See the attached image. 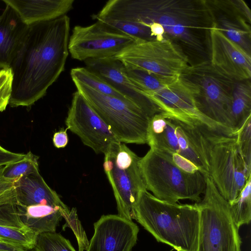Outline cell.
<instances>
[{"instance_id": "obj_9", "label": "cell", "mask_w": 251, "mask_h": 251, "mask_svg": "<svg viewBox=\"0 0 251 251\" xmlns=\"http://www.w3.org/2000/svg\"><path fill=\"white\" fill-rule=\"evenodd\" d=\"M140 159L119 141L113 143L104 154L103 169L113 189L118 215L129 220L134 219V207L140 192L146 189Z\"/></svg>"}, {"instance_id": "obj_5", "label": "cell", "mask_w": 251, "mask_h": 251, "mask_svg": "<svg viewBox=\"0 0 251 251\" xmlns=\"http://www.w3.org/2000/svg\"><path fill=\"white\" fill-rule=\"evenodd\" d=\"M140 166L146 190L157 199L172 203L180 200L196 203L201 200L207 175L186 172L164 153L152 148L141 157Z\"/></svg>"}, {"instance_id": "obj_3", "label": "cell", "mask_w": 251, "mask_h": 251, "mask_svg": "<svg viewBox=\"0 0 251 251\" xmlns=\"http://www.w3.org/2000/svg\"><path fill=\"white\" fill-rule=\"evenodd\" d=\"M134 219L159 242L177 251H198L200 211L194 204L157 199L146 189L140 192Z\"/></svg>"}, {"instance_id": "obj_33", "label": "cell", "mask_w": 251, "mask_h": 251, "mask_svg": "<svg viewBox=\"0 0 251 251\" xmlns=\"http://www.w3.org/2000/svg\"><path fill=\"white\" fill-rule=\"evenodd\" d=\"M4 166H0V205L6 203L16 204L14 180L3 177L2 172Z\"/></svg>"}, {"instance_id": "obj_15", "label": "cell", "mask_w": 251, "mask_h": 251, "mask_svg": "<svg viewBox=\"0 0 251 251\" xmlns=\"http://www.w3.org/2000/svg\"><path fill=\"white\" fill-rule=\"evenodd\" d=\"M209 59L218 71L236 81L250 79L251 56L213 23L209 33Z\"/></svg>"}, {"instance_id": "obj_23", "label": "cell", "mask_w": 251, "mask_h": 251, "mask_svg": "<svg viewBox=\"0 0 251 251\" xmlns=\"http://www.w3.org/2000/svg\"><path fill=\"white\" fill-rule=\"evenodd\" d=\"M16 205L21 220L37 235L56 232L60 221L65 216L61 208L49 205Z\"/></svg>"}, {"instance_id": "obj_10", "label": "cell", "mask_w": 251, "mask_h": 251, "mask_svg": "<svg viewBox=\"0 0 251 251\" xmlns=\"http://www.w3.org/2000/svg\"><path fill=\"white\" fill-rule=\"evenodd\" d=\"M115 57L126 68L168 78L179 77L191 65L183 50L168 39L137 40Z\"/></svg>"}, {"instance_id": "obj_34", "label": "cell", "mask_w": 251, "mask_h": 251, "mask_svg": "<svg viewBox=\"0 0 251 251\" xmlns=\"http://www.w3.org/2000/svg\"><path fill=\"white\" fill-rule=\"evenodd\" d=\"M25 155L8 151L0 145V166L18 161L22 159Z\"/></svg>"}, {"instance_id": "obj_35", "label": "cell", "mask_w": 251, "mask_h": 251, "mask_svg": "<svg viewBox=\"0 0 251 251\" xmlns=\"http://www.w3.org/2000/svg\"><path fill=\"white\" fill-rule=\"evenodd\" d=\"M53 143L57 148H63L66 146L68 138L66 130H61L56 132L53 137Z\"/></svg>"}, {"instance_id": "obj_13", "label": "cell", "mask_w": 251, "mask_h": 251, "mask_svg": "<svg viewBox=\"0 0 251 251\" xmlns=\"http://www.w3.org/2000/svg\"><path fill=\"white\" fill-rule=\"evenodd\" d=\"M144 94L163 112L201 128L233 136L229 129L198 110L192 91L181 76L156 91Z\"/></svg>"}, {"instance_id": "obj_11", "label": "cell", "mask_w": 251, "mask_h": 251, "mask_svg": "<svg viewBox=\"0 0 251 251\" xmlns=\"http://www.w3.org/2000/svg\"><path fill=\"white\" fill-rule=\"evenodd\" d=\"M209 173L221 196L232 202L239 195L251 172L237 148L235 136L209 131Z\"/></svg>"}, {"instance_id": "obj_29", "label": "cell", "mask_w": 251, "mask_h": 251, "mask_svg": "<svg viewBox=\"0 0 251 251\" xmlns=\"http://www.w3.org/2000/svg\"><path fill=\"white\" fill-rule=\"evenodd\" d=\"M33 250V251H76L69 240L56 232L39 234Z\"/></svg>"}, {"instance_id": "obj_22", "label": "cell", "mask_w": 251, "mask_h": 251, "mask_svg": "<svg viewBox=\"0 0 251 251\" xmlns=\"http://www.w3.org/2000/svg\"><path fill=\"white\" fill-rule=\"evenodd\" d=\"M37 235L21 220L16 204L0 205V240L33 250Z\"/></svg>"}, {"instance_id": "obj_4", "label": "cell", "mask_w": 251, "mask_h": 251, "mask_svg": "<svg viewBox=\"0 0 251 251\" xmlns=\"http://www.w3.org/2000/svg\"><path fill=\"white\" fill-rule=\"evenodd\" d=\"M209 131L161 112L150 119L147 144L169 157H180L209 175Z\"/></svg>"}, {"instance_id": "obj_20", "label": "cell", "mask_w": 251, "mask_h": 251, "mask_svg": "<svg viewBox=\"0 0 251 251\" xmlns=\"http://www.w3.org/2000/svg\"><path fill=\"white\" fill-rule=\"evenodd\" d=\"M28 25L10 6L0 16V68H10L22 46Z\"/></svg>"}, {"instance_id": "obj_1", "label": "cell", "mask_w": 251, "mask_h": 251, "mask_svg": "<svg viewBox=\"0 0 251 251\" xmlns=\"http://www.w3.org/2000/svg\"><path fill=\"white\" fill-rule=\"evenodd\" d=\"M94 16L101 22L142 27L158 24L164 29L165 39L177 45L190 62L191 59H195V63L209 60L208 56L209 59V33L213 21L207 0H110Z\"/></svg>"}, {"instance_id": "obj_32", "label": "cell", "mask_w": 251, "mask_h": 251, "mask_svg": "<svg viewBox=\"0 0 251 251\" xmlns=\"http://www.w3.org/2000/svg\"><path fill=\"white\" fill-rule=\"evenodd\" d=\"M13 76L10 68L0 71V112L5 110L12 93Z\"/></svg>"}, {"instance_id": "obj_6", "label": "cell", "mask_w": 251, "mask_h": 251, "mask_svg": "<svg viewBox=\"0 0 251 251\" xmlns=\"http://www.w3.org/2000/svg\"><path fill=\"white\" fill-rule=\"evenodd\" d=\"M205 180L203 198L197 203L200 211L198 251H241V239L229 203L209 175Z\"/></svg>"}, {"instance_id": "obj_18", "label": "cell", "mask_w": 251, "mask_h": 251, "mask_svg": "<svg viewBox=\"0 0 251 251\" xmlns=\"http://www.w3.org/2000/svg\"><path fill=\"white\" fill-rule=\"evenodd\" d=\"M207 1L217 28L251 55V23L239 13L234 0Z\"/></svg>"}, {"instance_id": "obj_21", "label": "cell", "mask_w": 251, "mask_h": 251, "mask_svg": "<svg viewBox=\"0 0 251 251\" xmlns=\"http://www.w3.org/2000/svg\"><path fill=\"white\" fill-rule=\"evenodd\" d=\"M27 25L55 19L73 8L74 0H2Z\"/></svg>"}, {"instance_id": "obj_7", "label": "cell", "mask_w": 251, "mask_h": 251, "mask_svg": "<svg viewBox=\"0 0 251 251\" xmlns=\"http://www.w3.org/2000/svg\"><path fill=\"white\" fill-rule=\"evenodd\" d=\"M79 93L123 143L144 144L150 118L135 104L100 93L76 80H73Z\"/></svg>"}, {"instance_id": "obj_31", "label": "cell", "mask_w": 251, "mask_h": 251, "mask_svg": "<svg viewBox=\"0 0 251 251\" xmlns=\"http://www.w3.org/2000/svg\"><path fill=\"white\" fill-rule=\"evenodd\" d=\"M66 224L63 226V230L69 227L74 231L77 238L78 243L79 251L87 250L89 245V242L83 230L81 223L76 214V210L73 208L70 211V214L67 218L65 219Z\"/></svg>"}, {"instance_id": "obj_14", "label": "cell", "mask_w": 251, "mask_h": 251, "mask_svg": "<svg viewBox=\"0 0 251 251\" xmlns=\"http://www.w3.org/2000/svg\"><path fill=\"white\" fill-rule=\"evenodd\" d=\"M67 129L77 135L85 146L96 153L107 151L118 141L89 103L77 91L73 95L65 120Z\"/></svg>"}, {"instance_id": "obj_25", "label": "cell", "mask_w": 251, "mask_h": 251, "mask_svg": "<svg viewBox=\"0 0 251 251\" xmlns=\"http://www.w3.org/2000/svg\"><path fill=\"white\" fill-rule=\"evenodd\" d=\"M70 74L73 80L80 82L102 94L130 102L102 77L86 67L73 68Z\"/></svg>"}, {"instance_id": "obj_30", "label": "cell", "mask_w": 251, "mask_h": 251, "mask_svg": "<svg viewBox=\"0 0 251 251\" xmlns=\"http://www.w3.org/2000/svg\"><path fill=\"white\" fill-rule=\"evenodd\" d=\"M235 135L239 152L247 169L251 172V115L248 117Z\"/></svg>"}, {"instance_id": "obj_8", "label": "cell", "mask_w": 251, "mask_h": 251, "mask_svg": "<svg viewBox=\"0 0 251 251\" xmlns=\"http://www.w3.org/2000/svg\"><path fill=\"white\" fill-rule=\"evenodd\" d=\"M180 76L192 91L198 110L229 129L226 125L236 81L216 70L209 60L190 65Z\"/></svg>"}, {"instance_id": "obj_16", "label": "cell", "mask_w": 251, "mask_h": 251, "mask_svg": "<svg viewBox=\"0 0 251 251\" xmlns=\"http://www.w3.org/2000/svg\"><path fill=\"white\" fill-rule=\"evenodd\" d=\"M94 227L87 251H131L139 231L132 220L112 214L101 216Z\"/></svg>"}, {"instance_id": "obj_27", "label": "cell", "mask_w": 251, "mask_h": 251, "mask_svg": "<svg viewBox=\"0 0 251 251\" xmlns=\"http://www.w3.org/2000/svg\"><path fill=\"white\" fill-rule=\"evenodd\" d=\"M38 159L39 156L29 151L22 159L5 165L2 176L6 179L15 180L38 172Z\"/></svg>"}, {"instance_id": "obj_2", "label": "cell", "mask_w": 251, "mask_h": 251, "mask_svg": "<svg viewBox=\"0 0 251 251\" xmlns=\"http://www.w3.org/2000/svg\"><path fill=\"white\" fill-rule=\"evenodd\" d=\"M70 29L67 15L28 25L10 68L13 76L9 103L11 107L33 105L64 71Z\"/></svg>"}, {"instance_id": "obj_19", "label": "cell", "mask_w": 251, "mask_h": 251, "mask_svg": "<svg viewBox=\"0 0 251 251\" xmlns=\"http://www.w3.org/2000/svg\"><path fill=\"white\" fill-rule=\"evenodd\" d=\"M14 187L17 205H49L61 208L65 213V219L69 216L71 210L47 184L39 171L14 180Z\"/></svg>"}, {"instance_id": "obj_24", "label": "cell", "mask_w": 251, "mask_h": 251, "mask_svg": "<svg viewBox=\"0 0 251 251\" xmlns=\"http://www.w3.org/2000/svg\"><path fill=\"white\" fill-rule=\"evenodd\" d=\"M251 115V85L250 79L236 81L232 92L227 128L235 136L249 116Z\"/></svg>"}, {"instance_id": "obj_28", "label": "cell", "mask_w": 251, "mask_h": 251, "mask_svg": "<svg viewBox=\"0 0 251 251\" xmlns=\"http://www.w3.org/2000/svg\"><path fill=\"white\" fill-rule=\"evenodd\" d=\"M126 69L130 79L144 93L156 91L178 77L164 78L140 70Z\"/></svg>"}, {"instance_id": "obj_12", "label": "cell", "mask_w": 251, "mask_h": 251, "mask_svg": "<svg viewBox=\"0 0 251 251\" xmlns=\"http://www.w3.org/2000/svg\"><path fill=\"white\" fill-rule=\"evenodd\" d=\"M137 39L97 21L88 26H75L69 37L71 57L84 61L116 56Z\"/></svg>"}, {"instance_id": "obj_17", "label": "cell", "mask_w": 251, "mask_h": 251, "mask_svg": "<svg viewBox=\"0 0 251 251\" xmlns=\"http://www.w3.org/2000/svg\"><path fill=\"white\" fill-rule=\"evenodd\" d=\"M84 62L87 69L102 77L150 118L162 112L130 79L125 66L115 56L90 59Z\"/></svg>"}, {"instance_id": "obj_26", "label": "cell", "mask_w": 251, "mask_h": 251, "mask_svg": "<svg viewBox=\"0 0 251 251\" xmlns=\"http://www.w3.org/2000/svg\"><path fill=\"white\" fill-rule=\"evenodd\" d=\"M232 218L236 226L249 224L251 220V176L238 197L229 203Z\"/></svg>"}, {"instance_id": "obj_36", "label": "cell", "mask_w": 251, "mask_h": 251, "mask_svg": "<svg viewBox=\"0 0 251 251\" xmlns=\"http://www.w3.org/2000/svg\"><path fill=\"white\" fill-rule=\"evenodd\" d=\"M0 251H27L18 245L0 240Z\"/></svg>"}]
</instances>
